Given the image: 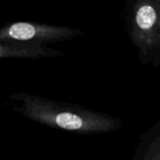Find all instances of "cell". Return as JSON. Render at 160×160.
<instances>
[{
  "label": "cell",
  "mask_w": 160,
  "mask_h": 160,
  "mask_svg": "<svg viewBox=\"0 0 160 160\" xmlns=\"http://www.w3.org/2000/svg\"><path fill=\"white\" fill-rule=\"evenodd\" d=\"M54 122L56 125L64 129H68V130H75V129H80L82 127V120L80 116L70 113V112H63L58 114Z\"/></svg>",
  "instance_id": "3957f363"
},
{
  "label": "cell",
  "mask_w": 160,
  "mask_h": 160,
  "mask_svg": "<svg viewBox=\"0 0 160 160\" xmlns=\"http://www.w3.org/2000/svg\"><path fill=\"white\" fill-rule=\"evenodd\" d=\"M8 35L18 40H27L36 35V28L27 22H17L8 28Z\"/></svg>",
  "instance_id": "7a4b0ae2"
},
{
  "label": "cell",
  "mask_w": 160,
  "mask_h": 160,
  "mask_svg": "<svg viewBox=\"0 0 160 160\" xmlns=\"http://www.w3.org/2000/svg\"><path fill=\"white\" fill-rule=\"evenodd\" d=\"M157 12L153 7L145 5L139 8L136 16V22L138 26L143 30L150 29L156 22Z\"/></svg>",
  "instance_id": "6da1fadb"
}]
</instances>
